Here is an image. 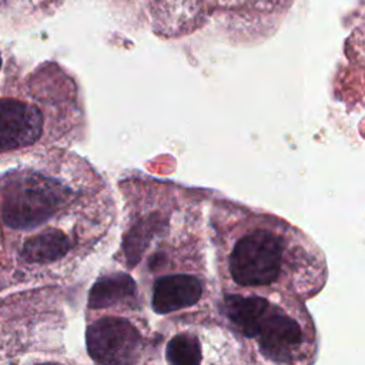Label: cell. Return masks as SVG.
I'll list each match as a JSON object with an SVG mask.
<instances>
[{
	"label": "cell",
	"mask_w": 365,
	"mask_h": 365,
	"mask_svg": "<svg viewBox=\"0 0 365 365\" xmlns=\"http://www.w3.org/2000/svg\"><path fill=\"white\" fill-rule=\"evenodd\" d=\"M73 242V237L66 230L60 227L46 228L23 244L21 258L36 264L54 262L68 254Z\"/></svg>",
	"instance_id": "obj_6"
},
{
	"label": "cell",
	"mask_w": 365,
	"mask_h": 365,
	"mask_svg": "<svg viewBox=\"0 0 365 365\" xmlns=\"http://www.w3.org/2000/svg\"><path fill=\"white\" fill-rule=\"evenodd\" d=\"M267 299L261 297L228 295L224 299L222 311L228 319L248 338H255L259 325L269 309Z\"/></svg>",
	"instance_id": "obj_7"
},
{
	"label": "cell",
	"mask_w": 365,
	"mask_h": 365,
	"mask_svg": "<svg viewBox=\"0 0 365 365\" xmlns=\"http://www.w3.org/2000/svg\"><path fill=\"white\" fill-rule=\"evenodd\" d=\"M87 351L100 365H131L137 361L143 339L123 318L106 317L94 321L86 332Z\"/></svg>",
	"instance_id": "obj_2"
},
{
	"label": "cell",
	"mask_w": 365,
	"mask_h": 365,
	"mask_svg": "<svg viewBox=\"0 0 365 365\" xmlns=\"http://www.w3.org/2000/svg\"><path fill=\"white\" fill-rule=\"evenodd\" d=\"M165 355L171 365H200L201 346L195 338L178 334L167 344Z\"/></svg>",
	"instance_id": "obj_9"
},
{
	"label": "cell",
	"mask_w": 365,
	"mask_h": 365,
	"mask_svg": "<svg viewBox=\"0 0 365 365\" xmlns=\"http://www.w3.org/2000/svg\"><path fill=\"white\" fill-rule=\"evenodd\" d=\"M202 294L201 282L185 274L165 275L157 279L153 291V308L157 314H170L173 311L194 305Z\"/></svg>",
	"instance_id": "obj_5"
},
{
	"label": "cell",
	"mask_w": 365,
	"mask_h": 365,
	"mask_svg": "<svg viewBox=\"0 0 365 365\" xmlns=\"http://www.w3.org/2000/svg\"><path fill=\"white\" fill-rule=\"evenodd\" d=\"M135 294L134 281L125 274H108L101 277L91 288L88 295V307L93 309L108 308Z\"/></svg>",
	"instance_id": "obj_8"
},
{
	"label": "cell",
	"mask_w": 365,
	"mask_h": 365,
	"mask_svg": "<svg viewBox=\"0 0 365 365\" xmlns=\"http://www.w3.org/2000/svg\"><path fill=\"white\" fill-rule=\"evenodd\" d=\"M0 68H1V57H0Z\"/></svg>",
	"instance_id": "obj_11"
},
{
	"label": "cell",
	"mask_w": 365,
	"mask_h": 365,
	"mask_svg": "<svg viewBox=\"0 0 365 365\" xmlns=\"http://www.w3.org/2000/svg\"><path fill=\"white\" fill-rule=\"evenodd\" d=\"M240 221L228 254L230 275L242 287L274 282L287 254L298 245L291 227L274 217L254 214L237 207Z\"/></svg>",
	"instance_id": "obj_1"
},
{
	"label": "cell",
	"mask_w": 365,
	"mask_h": 365,
	"mask_svg": "<svg viewBox=\"0 0 365 365\" xmlns=\"http://www.w3.org/2000/svg\"><path fill=\"white\" fill-rule=\"evenodd\" d=\"M257 338L265 356L285 362L294 358L304 341V334L294 318L269 308L259 325Z\"/></svg>",
	"instance_id": "obj_4"
},
{
	"label": "cell",
	"mask_w": 365,
	"mask_h": 365,
	"mask_svg": "<svg viewBox=\"0 0 365 365\" xmlns=\"http://www.w3.org/2000/svg\"><path fill=\"white\" fill-rule=\"evenodd\" d=\"M44 120L38 107L13 98H0V150H14L36 143Z\"/></svg>",
	"instance_id": "obj_3"
},
{
	"label": "cell",
	"mask_w": 365,
	"mask_h": 365,
	"mask_svg": "<svg viewBox=\"0 0 365 365\" xmlns=\"http://www.w3.org/2000/svg\"><path fill=\"white\" fill-rule=\"evenodd\" d=\"M38 365H57V364H51V362H47V364H38Z\"/></svg>",
	"instance_id": "obj_10"
}]
</instances>
